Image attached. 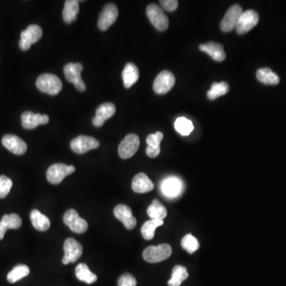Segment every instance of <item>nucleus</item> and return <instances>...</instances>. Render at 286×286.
<instances>
[{"label": "nucleus", "instance_id": "14", "mask_svg": "<svg viewBox=\"0 0 286 286\" xmlns=\"http://www.w3.org/2000/svg\"><path fill=\"white\" fill-rule=\"evenodd\" d=\"M119 12L116 5L109 4L104 7L99 18L98 26L101 30H107L117 19Z\"/></svg>", "mask_w": 286, "mask_h": 286}, {"label": "nucleus", "instance_id": "33", "mask_svg": "<svg viewBox=\"0 0 286 286\" xmlns=\"http://www.w3.org/2000/svg\"><path fill=\"white\" fill-rule=\"evenodd\" d=\"M181 246L189 254H194L200 247L199 242L191 234L184 236L181 241Z\"/></svg>", "mask_w": 286, "mask_h": 286}, {"label": "nucleus", "instance_id": "11", "mask_svg": "<svg viewBox=\"0 0 286 286\" xmlns=\"http://www.w3.org/2000/svg\"><path fill=\"white\" fill-rule=\"evenodd\" d=\"M259 21V15L254 10H247L243 12L236 26V31L240 35L247 34L251 31Z\"/></svg>", "mask_w": 286, "mask_h": 286}, {"label": "nucleus", "instance_id": "31", "mask_svg": "<svg viewBox=\"0 0 286 286\" xmlns=\"http://www.w3.org/2000/svg\"><path fill=\"white\" fill-rule=\"evenodd\" d=\"M230 89L229 84L227 82L223 81L220 83H213L211 89L208 91V97L211 101H214L219 97L227 94Z\"/></svg>", "mask_w": 286, "mask_h": 286}, {"label": "nucleus", "instance_id": "34", "mask_svg": "<svg viewBox=\"0 0 286 286\" xmlns=\"http://www.w3.org/2000/svg\"><path fill=\"white\" fill-rule=\"evenodd\" d=\"M1 221L8 229H18L22 226V219L17 214H9L3 216Z\"/></svg>", "mask_w": 286, "mask_h": 286}, {"label": "nucleus", "instance_id": "8", "mask_svg": "<svg viewBox=\"0 0 286 286\" xmlns=\"http://www.w3.org/2000/svg\"><path fill=\"white\" fill-rule=\"evenodd\" d=\"M175 81L176 79L171 72L167 70L162 71L157 76L153 87L157 94L163 95L169 92L173 88Z\"/></svg>", "mask_w": 286, "mask_h": 286}, {"label": "nucleus", "instance_id": "1", "mask_svg": "<svg viewBox=\"0 0 286 286\" xmlns=\"http://www.w3.org/2000/svg\"><path fill=\"white\" fill-rule=\"evenodd\" d=\"M36 85L40 91L49 95H57L62 88V82L56 75L44 73L39 76Z\"/></svg>", "mask_w": 286, "mask_h": 286}, {"label": "nucleus", "instance_id": "5", "mask_svg": "<svg viewBox=\"0 0 286 286\" xmlns=\"http://www.w3.org/2000/svg\"><path fill=\"white\" fill-rule=\"evenodd\" d=\"M83 65L80 63H69L64 68L65 78L68 81L74 84L75 87L80 91L86 90V85L82 80L81 73Z\"/></svg>", "mask_w": 286, "mask_h": 286}, {"label": "nucleus", "instance_id": "2", "mask_svg": "<svg viewBox=\"0 0 286 286\" xmlns=\"http://www.w3.org/2000/svg\"><path fill=\"white\" fill-rule=\"evenodd\" d=\"M172 252L173 250L169 244H161L157 247L151 246L143 251V258L151 263H157L168 259L171 256Z\"/></svg>", "mask_w": 286, "mask_h": 286}, {"label": "nucleus", "instance_id": "22", "mask_svg": "<svg viewBox=\"0 0 286 286\" xmlns=\"http://www.w3.org/2000/svg\"><path fill=\"white\" fill-rule=\"evenodd\" d=\"M162 190L166 197H177L181 190V182L177 177H169L162 183Z\"/></svg>", "mask_w": 286, "mask_h": 286}, {"label": "nucleus", "instance_id": "15", "mask_svg": "<svg viewBox=\"0 0 286 286\" xmlns=\"http://www.w3.org/2000/svg\"><path fill=\"white\" fill-rule=\"evenodd\" d=\"M114 215L123 223L124 227L128 230L134 229L137 224V220L133 216L131 209L126 205H119L115 207L114 209Z\"/></svg>", "mask_w": 286, "mask_h": 286}, {"label": "nucleus", "instance_id": "12", "mask_svg": "<svg viewBox=\"0 0 286 286\" xmlns=\"http://www.w3.org/2000/svg\"><path fill=\"white\" fill-rule=\"evenodd\" d=\"M100 145V141L91 136L80 135L71 141L70 147L75 153L82 155L91 150L97 149Z\"/></svg>", "mask_w": 286, "mask_h": 286}, {"label": "nucleus", "instance_id": "29", "mask_svg": "<svg viewBox=\"0 0 286 286\" xmlns=\"http://www.w3.org/2000/svg\"><path fill=\"white\" fill-rule=\"evenodd\" d=\"M188 277V273L187 269L184 266L177 265L173 268L171 279L169 280L168 284L169 286H180L181 283Z\"/></svg>", "mask_w": 286, "mask_h": 286}, {"label": "nucleus", "instance_id": "3", "mask_svg": "<svg viewBox=\"0 0 286 286\" xmlns=\"http://www.w3.org/2000/svg\"><path fill=\"white\" fill-rule=\"evenodd\" d=\"M147 17L153 26L159 31H165L169 27V19L163 10L157 4H151L147 7Z\"/></svg>", "mask_w": 286, "mask_h": 286}, {"label": "nucleus", "instance_id": "20", "mask_svg": "<svg viewBox=\"0 0 286 286\" xmlns=\"http://www.w3.org/2000/svg\"><path fill=\"white\" fill-rule=\"evenodd\" d=\"M132 189L137 194H147L152 191L155 185L147 174L138 173L132 180Z\"/></svg>", "mask_w": 286, "mask_h": 286}, {"label": "nucleus", "instance_id": "19", "mask_svg": "<svg viewBox=\"0 0 286 286\" xmlns=\"http://www.w3.org/2000/svg\"><path fill=\"white\" fill-rule=\"evenodd\" d=\"M199 49L200 51L206 53L216 62H223L226 58V53L223 50V45L220 43L208 41L205 44L200 45Z\"/></svg>", "mask_w": 286, "mask_h": 286}, {"label": "nucleus", "instance_id": "23", "mask_svg": "<svg viewBox=\"0 0 286 286\" xmlns=\"http://www.w3.org/2000/svg\"><path fill=\"white\" fill-rule=\"evenodd\" d=\"M79 1L76 0H67L65 1L64 7L63 19L65 23H72L74 22L79 13Z\"/></svg>", "mask_w": 286, "mask_h": 286}, {"label": "nucleus", "instance_id": "10", "mask_svg": "<svg viewBox=\"0 0 286 286\" xmlns=\"http://www.w3.org/2000/svg\"><path fill=\"white\" fill-rule=\"evenodd\" d=\"M140 139L138 136L130 134L124 137L119 146V155L123 159L131 158L139 148Z\"/></svg>", "mask_w": 286, "mask_h": 286}, {"label": "nucleus", "instance_id": "7", "mask_svg": "<svg viewBox=\"0 0 286 286\" xmlns=\"http://www.w3.org/2000/svg\"><path fill=\"white\" fill-rule=\"evenodd\" d=\"M65 256L62 258V263L68 265L73 263L78 260L83 254V247L81 244L73 238H69L65 240L64 244Z\"/></svg>", "mask_w": 286, "mask_h": 286}, {"label": "nucleus", "instance_id": "30", "mask_svg": "<svg viewBox=\"0 0 286 286\" xmlns=\"http://www.w3.org/2000/svg\"><path fill=\"white\" fill-rule=\"evenodd\" d=\"M29 273H30V268L28 266L26 265H23V264L18 265L8 273V282L12 283V284L17 282L18 280L26 277Z\"/></svg>", "mask_w": 286, "mask_h": 286}, {"label": "nucleus", "instance_id": "35", "mask_svg": "<svg viewBox=\"0 0 286 286\" xmlns=\"http://www.w3.org/2000/svg\"><path fill=\"white\" fill-rule=\"evenodd\" d=\"M12 180L7 176H0V198H5L12 189Z\"/></svg>", "mask_w": 286, "mask_h": 286}, {"label": "nucleus", "instance_id": "18", "mask_svg": "<svg viewBox=\"0 0 286 286\" xmlns=\"http://www.w3.org/2000/svg\"><path fill=\"white\" fill-rule=\"evenodd\" d=\"M48 115H40L32 112H25L22 115V125L25 129L32 130L39 125H44L48 123Z\"/></svg>", "mask_w": 286, "mask_h": 286}, {"label": "nucleus", "instance_id": "36", "mask_svg": "<svg viewBox=\"0 0 286 286\" xmlns=\"http://www.w3.org/2000/svg\"><path fill=\"white\" fill-rule=\"evenodd\" d=\"M163 139V134L162 132L158 131L155 134H149L147 137V143L148 147L153 148H160L161 141Z\"/></svg>", "mask_w": 286, "mask_h": 286}, {"label": "nucleus", "instance_id": "16", "mask_svg": "<svg viewBox=\"0 0 286 286\" xmlns=\"http://www.w3.org/2000/svg\"><path fill=\"white\" fill-rule=\"evenodd\" d=\"M3 145L15 155H22L26 152L27 146L22 138L14 134H6L2 139Z\"/></svg>", "mask_w": 286, "mask_h": 286}, {"label": "nucleus", "instance_id": "6", "mask_svg": "<svg viewBox=\"0 0 286 286\" xmlns=\"http://www.w3.org/2000/svg\"><path fill=\"white\" fill-rule=\"evenodd\" d=\"M42 36V30L37 25H30L26 30L21 33V38L19 45L23 51H28L32 44L39 41Z\"/></svg>", "mask_w": 286, "mask_h": 286}, {"label": "nucleus", "instance_id": "40", "mask_svg": "<svg viewBox=\"0 0 286 286\" xmlns=\"http://www.w3.org/2000/svg\"><path fill=\"white\" fill-rule=\"evenodd\" d=\"M8 230V229L7 228L6 226L0 220V240H2L4 239V235L6 234L7 230Z\"/></svg>", "mask_w": 286, "mask_h": 286}, {"label": "nucleus", "instance_id": "26", "mask_svg": "<svg viewBox=\"0 0 286 286\" xmlns=\"http://www.w3.org/2000/svg\"><path fill=\"white\" fill-rule=\"evenodd\" d=\"M76 276L79 280L84 281L86 284H91L97 280V276L90 270L88 266L84 263L79 264L75 270Z\"/></svg>", "mask_w": 286, "mask_h": 286}, {"label": "nucleus", "instance_id": "9", "mask_svg": "<svg viewBox=\"0 0 286 286\" xmlns=\"http://www.w3.org/2000/svg\"><path fill=\"white\" fill-rule=\"evenodd\" d=\"M243 8L239 4L233 5L227 10V13L222 19L220 29L223 32H230L236 29L240 16L243 14Z\"/></svg>", "mask_w": 286, "mask_h": 286}, {"label": "nucleus", "instance_id": "37", "mask_svg": "<svg viewBox=\"0 0 286 286\" xmlns=\"http://www.w3.org/2000/svg\"><path fill=\"white\" fill-rule=\"evenodd\" d=\"M137 280L133 275L124 273L119 277L118 286H136Z\"/></svg>", "mask_w": 286, "mask_h": 286}, {"label": "nucleus", "instance_id": "13", "mask_svg": "<svg viewBox=\"0 0 286 286\" xmlns=\"http://www.w3.org/2000/svg\"><path fill=\"white\" fill-rule=\"evenodd\" d=\"M63 220L65 224L67 225L73 232L77 234L85 232L88 227L85 219L80 218L78 212L75 209H69L65 212Z\"/></svg>", "mask_w": 286, "mask_h": 286}, {"label": "nucleus", "instance_id": "28", "mask_svg": "<svg viewBox=\"0 0 286 286\" xmlns=\"http://www.w3.org/2000/svg\"><path fill=\"white\" fill-rule=\"evenodd\" d=\"M163 224L164 220H158V219H151L149 221L146 222L141 229V235L144 240H153L155 237L156 229Z\"/></svg>", "mask_w": 286, "mask_h": 286}, {"label": "nucleus", "instance_id": "39", "mask_svg": "<svg viewBox=\"0 0 286 286\" xmlns=\"http://www.w3.org/2000/svg\"><path fill=\"white\" fill-rule=\"evenodd\" d=\"M147 155L150 157V158H156L158 155H160L161 148H153V147H147Z\"/></svg>", "mask_w": 286, "mask_h": 286}, {"label": "nucleus", "instance_id": "4", "mask_svg": "<svg viewBox=\"0 0 286 286\" xmlns=\"http://www.w3.org/2000/svg\"><path fill=\"white\" fill-rule=\"evenodd\" d=\"M76 168L73 166H66L65 164H54L47 170L46 177L49 182L53 184H58L68 175L74 173Z\"/></svg>", "mask_w": 286, "mask_h": 286}, {"label": "nucleus", "instance_id": "32", "mask_svg": "<svg viewBox=\"0 0 286 286\" xmlns=\"http://www.w3.org/2000/svg\"><path fill=\"white\" fill-rule=\"evenodd\" d=\"M174 126L179 134L183 136L189 135L194 129L193 122L184 117L178 118L175 122Z\"/></svg>", "mask_w": 286, "mask_h": 286}, {"label": "nucleus", "instance_id": "25", "mask_svg": "<svg viewBox=\"0 0 286 286\" xmlns=\"http://www.w3.org/2000/svg\"><path fill=\"white\" fill-rule=\"evenodd\" d=\"M256 76L261 83L267 85H277L280 82L279 76L269 68L258 69Z\"/></svg>", "mask_w": 286, "mask_h": 286}, {"label": "nucleus", "instance_id": "21", "mask_svg": "<svg viewBox=\"0 0 286 286\" xmlns=\"http://www.w3.org/2000/svg\"><path fill=\"white\" fill-rule=\"evenodd\" d=\"M122 76H123L124 87L126 88H130L139 78V71L134 64L129 62L125 66Z\"/></svg>", "mask_w": 286, "mask_h": 286}, {"label": "nucleus", "instance_id": "27", "mask_svg": "<svg viewBox=\"0 0 286 286\" xmlns=\"http://www.w3.org/2000/svg\"><path fill=\"white\" fill-rule=\"evenodd\" d=\"M147 214L151 219L163 220L167 216V210L160 201L155 200L147 208Z\"/></svg>", "mask_w": 286, "mask_h": 286}, {"label": "nucleus", "instance_id": "38", "mask_svg": "<svg viewBox=\"0 0 286 286\" xmlns=\"http://www.w3.org/2000/svg\"><path fill=\"white\" fill-rule=\"evenodd\" d=\"M160 4L166 12H173L178 8V1L177 0H161Z\"/></svg>", "mask_w": 286, "mask_h": 286}, {"label": "nucleus", "instance_id": "17", "mask_svg": "<svg viewBox=\"0 0 286 286\" xmlns=\"http://www.w3.org/2000/svg\"><path fill=\"white\" fill-rule=\"evenodd\" d=\"M115 104L112 103H105L101 104L96 112V116L93 118L92 123L97 127H101L105 121L112 118L115 113Z\"/></svg>", "mask_w": 286, "mask_h": 286}, {"label": "nucleus", "instance_id": "24", "mask_svg": "<svg viewBox=\"0 0 286 286\" xmlns=\"http://www.w3.org/2000/svg\"><path fill=\"white\" fill-rule=\"evenodd\" d=\"M30 219L34 228L40 231H45L51 227V220L37 209L32 211L30 213Z\"/></svg>", "mask_w": 286, "mask_h": 286}]
</instances>
